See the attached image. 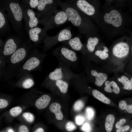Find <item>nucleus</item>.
I'll return each mask as SVG.
<instances>
[{"label":"nucleus","instance_id":"9","mask_svg":"<svg viewBox=\"0 0 132 132\" xmlns=\"http://www.w3.org/2000/svg\"><path fill=\"white\" fill-rule=\"evenodd\" d=\"M58 0H39V3L36 9L39 17L49 15L57 10Z\"/></svg>","mask_w":132,"mask_h":132},{"label":"nucleus","instance_id":"35","mask_svg":"<svg viewBox=\"0 0 132 132\" xmlns=\"http://www.w3.org/2000/svg\"><path fill=\"white\" fill-rule=\"evenodd\" d=\"M76 127L75 124L72 122L69 121L66 125V130L69 132H71L76 129Z\"/></svg>","mask_w":132,"mask_h":132},{"label":"nucleus","instance_id":"23","mask_svg":"<svg viewBox=\"0 0 132 132\" xmlns=\"http://www.w3.org/2000/svg\"><path fill=\"white\" fill-rule=\"evenodd\" d=\"M50 82L55 85L62 94H65L67 92L69 83L68 82L64 80H58Z\"/></svg>","mask_w":132,"mask_h":132},{"label":"nucleus","instance_id":"34","mask_svg":"<svg viewBox=\"0 0 132 132\" xmlns=\"http://www.w3.org/2000/svg\"><path fill=\"white\" fill-rule=\"evenodd\" d=\"M22 116L27 121L29 122H32L34 120V116L30 113H24L22 114Z\"/></svg>","mask_w":132,"mask_h":132},{"label":"nucleus","instance_id":"32","mask_svg":"<svg viewBox=\"0 0 132 132\" xmlns=\"http://www.w3.org/2000/svg\"><path fill=\"white\" fill-rule=\"evenodd\" d=\"M84 106L83 102L81 100H79L77 101L74 104L73 108L76 111H79L81 110Z\"/></svg>","mask_w":132,"mask_h":132},{"label":"nucleus","instance_id":"4","mask_svg":"<svg viewBox=\"0 0 132 132\" xmlns=\"http://www.w3.org/2000/svg\"><path fill=\"white\" fill-rule=\"evenodd\" d=\"M86 65L85 70L88 82L93 83L98 87L103 86L108 78V72L92 65L90 62Z\"/></svg>","mask_w":132,"mask_h":132},{"label":"nucleus","instance_id":"25","mask_svg":"<svg viewBox=\"0 0 132 132\" xmlns=\"http://www.w3.org/2000/svg\"><path fill=\"white\" fill-rule=\"evenodd\" d=\"M8 27L7 18L1 8L0 9V35L5 33Z\"/></svg>","mask_w":132,"mask_h":132},{"label":"nucleus","instance_id":"45","mask_svg":"<svg viewBox=\"0 0 132 132\" xmlns=\"http://www.w3.org/2000/svg\"><path fill=\"white\" fill-rule=\"evenodd\" d=\"M124 73V72H123ZM129 78L131 83V86L132 88V76L129 75L126 73H124Z\"/></svg>","mask_w":132,"mask_h":132},{"label":"nucleus","instance_id":"26","mask_svg":"<svg viewBox=\"0 0 132 132\" xmlns=\"http://www.w3.org/2000/svg\"><path fill=\"white\" fill-rule=\"evenodd\" d=\"M92 94L94 98L100 101L107 104H109L110 103V99L98 90L96 89L93 90Z\"/></svg>","mask_w":132,"mask_h":132},{"label":"nucleus","instance_id":"38","mask_svg":"<svg viewBox=\"0 0 132 132\" xmlns=\"http://www.w3.org/2000/svg\"><path fill=\"white\" fill-rule=\"evenodd\" d=\"M127 105V103L124 100H121L119 102V107L121 110H125Z\"/></svg>","mask_w":132,"mask_h":132},{"label":"nucleus","instance_id":"1","mask_svg":"<svg viewBox=\"0 0 132 132\" xmlns=\"http://www.w3.org/2000/svg\"><path fill=\"white\" fill-rule=\"evenodd\" d=\"M130 51V46L127 43L121 42L116 44L109 52L108 61L103 69L115 74L123 73Z\"/></svg>","mask_w":132,"mask_h":132},{"label":"nucleus","instance_id":"8","mask_svg":"<svg viewBox=\"0 0 132 132\" xmlns=\"http://www.w3.org/2000/svg\"><path fill=\"white\" fill-rule=\"evenodd\" d=\"M71 29L67 27L62 30L54 36H49L47 34L44 38V50L46 51L60 42L68 40L72 38Z\"/></svg>","mask_w":132,"mask_h":132},{"label":"nucleus","instance_id":"43","mask_svg":"<svg viewBox=\"0 0 132 132\" xmlns=\"http://www.w3.org/2000/svg\"><path fill=\"white\" fill-rule=\"evenodd\" d=\"M125 110L128 113H132V105H127Z\"/></svg>","mask_w":132,"mask_h":132},{"label":"nucleus","instance_id":"18","mask_svg":"<svg viewBox=\"0 0 132 132\" xmlns=\"http://www.w3.org/2000/svg\"><path fill=\"white\" fill-rule=\"evenodd\" d=\"M65 45H67L74 51H78L82 54L84 44L81 42L80 38L76 36L71 38L70 40L62 42Z\"/></svg>","mask_w":132,"mask_h":132},{"label":"nucleus","instance_id":"44","mask_svg":"<svg viewBox=\"0 0 132 132\" xmlns=\"http://www.w3.org/2000/svg\"><path fill=\"white\" fill-rule=\"evenodd\" d=\"M34 132H44V131L42 128H39L36 129Z\"/></svg>","mask_w":132,"mask_h":132},{"label":"nucleus","instance_id":"40","mask_svg":"<svg viewBox=\"0 0 132 132\" xmlns=\"http://www.w3.org/2000/svg\"><path fill=\"white\" fill-rule=\"evenodd\" d=\"M126 122V120L124 119H121L119 121L117 122L115 124L116 128L117 129H119L122 126V125L124 124Z\"/></svg>","mask_w":132,"mask_h":132},{"label":"nucleus","instance_id":"22","mask_svg":"<svg viewBox=\"0 0 132 132\" xmlns=\"http://www.w3.org/2000/svg\"><path fill=\"white\" fill-rule=\"evenodd\" d=\"M50 100L51 98L49 95H44L36 101L35 106L39 109H44L48 105Z\"/></svg>","mask_w":132,"mask_h":132},{"label":"nucleus","instance_id":"47","mask_svg":"<svg viewBox=\"0 0 132 132\" xmlns=\"http://www.w3.org/2000/svg\"><path fill=\"white\" fill-rule=\"evenodd\" d=\"M131 132H132V129L131 130Z\"/></svg>","mask_w":132,"mask_h":132},{"label":"nucleus","instance_id":"17","mask_svg":"<svg viewBox=\"0 0 132 132\" xmlns=\"http://www.w3.org/2000/svg\"><path fill=\"white\" fill-rule=\"evenodd\" d=\"M113 78L117 84H120L122 85L123 89L128 91L132 90L130 80L124 73L121 74H115Z\"/></svg>","mask_w":132,"mask_h":132},{"label":"nucleus","instance_id":"28","mask_svg":"<svg viewBox=\"0 0 132 132\" xmlns=\"http://www.w3.org/2000/svg\"><path fill=\"white\" fill-rule=\"evenodd\" d=\"M39 3V0H23L21 4L25 8H29L33 9H36Z\"/></svg>","mask_w":132,"mask_h":132},{"label":"nucleus","instance_id":"15","mask_svg":"<svg viewBox=\"0 0 132 132\" xmlns=\"http://www.w3.org/2000/svg\"><path fill=\"white\" fill-rule=\"evenodd\" d=\"M104 19L107 23L111 24L116 27L121 26L122 22L121 14L118 11L115 10H112L109 13L105 14Z\"/></svg>","mask_w":132,"mask_h":132},{"label":"nucleus","instance_id":"13","mask_svg":"<svg viewBox=\"0 0 132 132\" xmlns=\"http://www.w3.org/2000/svg\"><path fill=\"white\" fill-rule=\"evenodd\" d=\"M92 34L88 35L86 43L84 44V49L82 54L86 60V64L89 63V59L99 44V40L97 37L92 35Z\"/></svg>","mask_w":132,"mask_h":132},{"label":"nucleus","instance_id":"37","mask_svg":"<svg viewBox=\"0 0 132 132\" xmlns=\"http://www.w3.org/2000/svg\"><path fill=\"white\" fill-rule=\"evenodd\" d=\"M8 105V102L7 100L4 99H0V109L6 107Z\"/></svg>","mask_w":132,"mask_h":132},{"label":"nucleus","instance_id":"6","mask_svg":"<svg viewBox=\"0 0 132 132\" xmlns=\"http://www.w3.org/2000/svg\"><path fill=\"white\" fill-rule=\"evenodd\" d=\"M53 54L60 62L73 68L77 64L78 57L76 53L66 45H62L55 49Z\"/></svg>","mask_w":132,"mask_h":132},{"label":"nucleus","instance_id":"14","mask_svg":"<svg viewBox=\"0 0 132 132\" xmlns=\"http://www.w3.org/2000/svg\"><path fill=\"white\" fill-rule=\"evenodd\" d=\"M19 38L14 36H10L7 38L3 51V53L4 55H12L17 49L18 44L20 41Z\"/></svg>","mask_w":132,"mask_h":132},{"label":"nucleus","instance_id":"12","mask_svg":"<svg viewBox=\"0 0 132 132\" xmlns=\"http://www.w3.org/2000/svg\"><path fill=\"white\" fill-rule=\"evenodd\" d=\"M39 16L31 9H24L23 14V19L25 23V26L27 29H30L38 27L39 23Z\"/></svg>","mask_w":132,"mask_h":132},{"label":"nucleus","instance_id":"2","mask_svg":"<svg viewBox=\"0 0 132 132\" xmlns=\"http://www.w3.org/2000/svg\"><path fill=\"white\" fill-rule=\"evenodd\" d=\"M59 6L66 13L68 21L78 29L80 33L87 35L92 34L94 30L89 18L72 4L58 0Z\"/></svg>","mask_w":132,"mask_h":132},{"label":"nucleus","instance_id":"10","mask_svg":"<svg viewBox=\"0 0 132 132\" xmlns=\"http://www.w3.org/2000/svg\"><path fill=\"white\" fill-rule=\"evenodd\" d=\"M66 2L74 4L85 15L94 19L96 15V9L94 5L89 1L85 0H66Z\"/></svg>","mask_w":132,"mask_h":132},{"label":"nucleus","instance_id":"3","mask_svg":"<svg viewBox=\"0 0 132 132\" xmlns=\"http://www.w3.org/2000/svg\"><path fill=\"white\" fill-rule=\"evenodd\" d=\"M0 7L18 34L22 33L23 12L24 8L20 0H4L0 1Z\"/></svg>","mask_w":132,"mask_h":132},{"label":"nucleus","instance_id":"24","mask_svg":"<svg viewBox=\"0 0 132 132\" xmlns=\"http://www.w3.org/2000/svg\"><path fill=\"white\" fill-rule=\"evenodd\" d=\"M49 109L50 111L55 114L56 118L57 120H61L63 119V116L61 111V106L59 103H52L50 105Z\"/></svg>","mask_w":132,"mask_h":132},{"label":"nucleus","instance_id":"21","mask_svg":"<svg viewBox=\"0 0 132 132\" xmlns=\"http://www.w3.org/2000/svg\"><path fill=\"white\" fill-rule=\"evenodd\" d=\"M40 63V60L38 58L35 56H32L24 63L23 68L24 70L30 71L37 67Z\"/></svg>","mask_w":132,"mask_h":132},{"label":"nucleus","instance_id":"30","mask_svg":"<svg viewBox=\"0 0 132 132\" xmlns=\"http://www.w3.org/2000/svg\"><path fill=\"white\" fill-rule=\"evenodd\" d=\"M22 109L19 106H16L11 109L10 111V113L12 116L15 117L19 115L22 112Z\"/></svg>","mask_w":132,"mask_h":132},{"label":"nucleus","instance_id":"5","mask_svg":"<svg viewBox=\"0 0 132 132\" xmlns=\"http://www.w3.org/2000/svg\"><path fill=\"white\" fill-rule=\"evenodd\" d=\"M68 21L67 15L62 9L57 10L48 16L39 19V23L42 24L47 32L49 30L58 27Z\"/></svg>","mask_w":132,"mask_h":132},{"label":"nucleus","instance_id":"33","mask_svg":"<svg viewBox=\"0 0 132 132\" xmlns=\"http://www.w3.org/2000/svg\"><path fill=\"white\" fill-rule=\"evenodd\" d=\"M86 114L87 119L89 120H91L94 117V112L91 108L88 107L86 109Z\"/></svg>","mask_w":132,"mask_h":132},{"label":"nucleus","instance_id":"29","mask_svg":"<svg viewBox=\"0 0 132 132\" xmlns=\"http://www.w3.org/2000/svg\"><path fill=\"white\" fill-rule=\"evenodd\" d=\"M123 72L132 76V44L130 46L129 56L124 67Z\"/></svg>","mask_w":132,"mask_h":132},{"label":"nucleus","instance_id":"42","mask_svg":"<svg viewBox=\"0 0 132 132\" xmlns=\"http://www.w3.org/2000/svg\"><path fill=\"white\" fill-rule=\"evenodd\" d=\"M130 126L128 125H126L123 126H122L119 129H121V132H124L125 131L128 130Z\"/></svg>","mask_w":132,"mask_h":132},{"label":"nucleus","instance_id":"7","mask_svg":"<svg viewBox=\"0 0 132 132\" xmlns=\"http://www.w3.org/2000/svg\"><path fill=\"white\" fill-rule=\"evenodd\" d=\"M71 67L67 64L59 62L57 67L50 73L46 80L50 82L62 80L70 82L75 74L72 72Z\"/></svg>","mask_w":132,"mask_h":132},{"label":"nucleus","instance_id":"19","mask_svg":"<svg viewBox=\"0 0 132 132\" xmlns=\"http://www.w3.org/2000/svg\"><path fill=\"white\" fill-rule=\"evenodd\" d=\"M104 84V90L105 92L109 93L113 92L117 94L120 93V87L113 77L108 78Z\"/></svg>","mask_w":132,"mask_h":132},{"label":"nucleus","instance_id":"20","mask_svg":"<svg viewBox=\"0 0 132 132\" xmlns=\"http://www.w3.org/2000/svg\"><path fill=\"white\" fill-rule=\"evenodd\" d=\"M27 49L24 47L18 49L11 55L10 61L13 64H15L23 60L26 55Z\"/></svg>","mask_w":132,"mask_h":132},{"label":"nucleus","instance_id":"39","mask_svg":"<svg viewBox=\"0 0 132 132\" xmlns=\"http://www.w3.org/2000/svg\"><path fill=\"white\" fill-rule=\"evenodd\" d=\"M84 120V118L81 116H77L76 118V122L78 125H80L82 124Z\"/></svg>","mask_w":132,"mask_h":132},{"label":"nucleus","instance_id":"31","mask_svg":"<svg viewBox=\"0 0 132 132\" xmlns=\"http://www.w3.org/2000/svg\"><path fill=\"white\" fill-rule=\"evenodd\" d=\"M34 82L31 78H27L23 82L22 86L25 88H29L31 87L33 85Z\"/></svg>","mask_w":132,"mask_h":132},{"label":"nucleus","instance_id":"36","mask_svg":"<svg viewBox=\"0 0 132 132\" xmlns=\"http://www.w3.org/2000/svg\"><path fill=\"white\" fill-rule=\"evenodd\" d=\"M81 129L84 132H91V131L90 126L88 123L84 124L81 127Z\"/></svg>","mask_w":132,"mask_h":132},{"label":"nucleus","instance_id":"46","mask_svg":"<svg viewBox=\"0 0 132 132\" xmlns=\"http://www.w3.org/2000/svg\"><path fill=\"white\" fill-rule=\"evenodd\" d=\"M8 132H14L11 129H10L8 131Z\"/></svg>","mask_w":132,"mask_h":132},{"label":"nucleus","instance_id":"27","mask_svg":"<svg viewBox=\"0 0 132 132\" xmlns=\"http://www.w3.org/2000/svg\"><path fill=\"white\" fill-rule=\"evenodd\" d=\"M115 120L113 115L109 114L107 116L105 120V127L107 132H110L112 131Z\"/></svg>","mask_w":132,"mask_h":132},{"label":"nucleus","instance_id":"41","mask_svg":"<svg viewBox=\"0 0 132 132\" xmlns=\"http://www.w3.org/2000/svg\"><path fill=\"white\" fill-rule=\"evenodd\" d=\"M18 132H29V130L26 126L22 125L19 128Z\"/></svg>","mask_w":132,"mask_h":132},{"label":"nucleus","instance_id":"16","mask_svg":"<svg viewBox=\"0 0 132 132\" xmlns=\"http://www.w3.org/2000/svg\"><path fill=\"white\" fill-rule=\"evenodd\" d=\"M29 38L35 43L41 42L47 34L44 28L37 27L30 29H27Z\"/></svg>","mask_w":132,"mask_h":132},{"label":"nucleus","instance_id":"11","mask_svg":"<svg viewBox=\"0 0 132 132\" xmlns=\"http://www.w3.org/2000/svg\"><path fill=\"white\" fill-rule=\"evenodd\" d=\"M109 50L105 46H103V49L99 48L98 45L90 57L89 62L92 61L99 64H103L104 66L106 64L109 57Z\"/></svg>","mask_w":132,"mask_h":132}]
</instances>
